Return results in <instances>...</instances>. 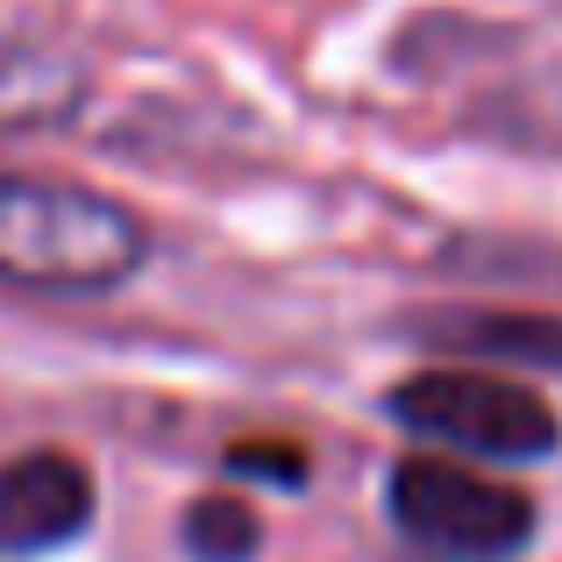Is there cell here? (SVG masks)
Masks as SVG:
<instances>
[{"instance_id": "obj_2", "label": "cell", "mask_w": 562, "mask_h": 562, "mask_svg": "<svg viewBox=\"0 0 562 562\" xmlns=\"http://www.w3.org/2000/svg\"><path fill=\"white\" fill-rule=\"evenodd\" d=\"M384 513L406 541L456 562H506L535 541V498L456 456H398L384 477Z\"/></svg>"}, {"instance_id": "obj_7", "label": "cell", "mask_w": 562, "mask_h": 562, "mask_svg": "<svg viewBox=\"0 0 562 562\" xmlns=\"http://www.w3.org/2000/svg\"><path fill=\"white\" fill-rule=\"evenodd\" d=\"M228 470H235V477H271L278 492H300L314 463H306L300 441H263V435H243V441H228Z\"/></svg>"}, {"instance_id": "obj_4", "label": "cell", "mask_w": 562, "mask_h": 562, "mask_svg": "<svg viewBox=\"0 0 562 562\" xmlns=\"http://www.w3.org/2000/svg\"><path fill=\"white\" fill-rule=\"evenodd\" d=\"M93 470L71 449H22L0 463V562L57 555L93 527Z\"/></svg>"}, {"instance_id": "obj_1", "label": "cell", "mask_w": 562, "mask_h": 562, "mask_svg": "<svg viewBox=\"0 0 562 562\" xmlns=\"http://www.w3.org/2000/svg\"><path fill=\"white\" fill-rule=\"evenodd\" d=\"M150 228L114 192L43 171H0V285L93 300L143 271Z\"/></svg>"}, {"instance_id": "obj_5", "label": "cell", "mask_w": 562, "mask_h": 562, "mask_svg": "<svg viewBox=\"0 0 562 562\" xmlns=\"http://www.w3.org/2000/svg\"><path fill=\"white\" fill-rule=\"evenodd\" d=\"M427 335L441 349H470V357H506V363H535V371H562V321L555 314H441Z\"/></svg>"}, {"instance_id": "obj_3", "label": "cell", "mask_w": 562, "mask_h": 562, "mask_svg": "<svg viewBox=\"0 0 562 562\" xmlns=\"http://www.w3.org/2000/svg\"><path fill=\"white\" fill-rule=\"evenodd\" d=\"M384 406L406 435L441 441L456 456H484V463H541L562 441L549 398L498 371H413L392 384Z\"/></svg>"}, {"instance_id": "obj_6", "label": "cell", "mask_w": 562, "mask_h": 562, "mask_svg": "<svg viewBox=\"0 0 562 562\" xmlns=\"http://www.w3.org/2000/svg\"><path fill=\"white\" fill-rule=\"evenodd\" d=\"M179 535H186L192 562H257V549H263V520L243 506V498H228V492H200L192 498Z\"/></svg>"}]
</instances>
